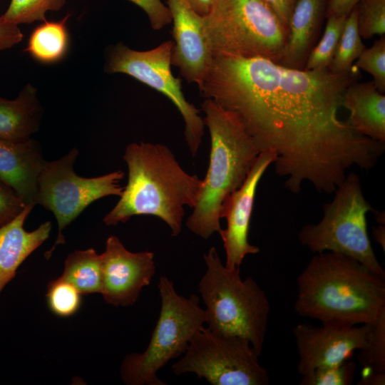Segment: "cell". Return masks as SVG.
Returning a JSON list of instances; mask_svg holds the SVG:
<instances>
[{
	"mask_svg": "<svg viewBox=\"0 0 385 385\" xmlns=\"http://www.w3.org/2000/svg\"><path fill=\"white\" fill-rule=\"evenodd\" d=\"M361 78L354 65L334 73L259 57L212 56L199 90L232 112L261 152L274 153L287 189L298 193L309 183L330 194L350 168L370 170L385 150L338 115L346 88Z\"/></svg>",
	"mask_w": 385,
	"mask_h": 385,
	"instance_id": "1",
	"label": "cell"
},
{
	"mask_svg": "<svg viewBox=\"0 0 385 385\" xmlns=\"http://www.w3.org/2000/svg\"><path fill=\"white\" fill-rule=\"evenodd\" d=\"M297 284L295 311L322 324H373L385 313V277L344 254L315 253Z\"/></svg>",
	"mask_w": 385,
	"mask_h": 385,
	"instance_id": "2",
	"label": "cell"
},
{
	"mask_svg": "<svg viewBox=\"0 0 385 385\" xmlns=\"http://www.w3.org/2000/svg\"><path fill=\"white\" fill-rule=\"evenodd\" d=\"M123 158L128 166V183L103 222L115 226L133 216L151 215L165 222L172 236H178L182 231L185 206H195L202 180L185 172L163 144L132 143Z\"/></svg>",
	"mask_w": 385,
	"mask_h": 385,
	"instance_id": "3",
	"label": "cell"
},
{
	"mask_svg": "<svg viewBox=\"0 0 385 385\" xmlns=\"http://www.w3.org/2000/svg\"><path fill=\"white\" fill-rule=\"evenodd\" d=\"M201 107L210 136V160L197 202L185 225L207 240L222 229V202L243 185L261 151L232 112L209 98Z\"/></svg>",
	"mask_w": 385,
	"mask_h": 385,
	"instance_id": "4",
	"label": "cell"
},
{
	"mask_svg": "<svg viewBox=\"0 0 385 385\" xmlns=\"http://www.w3.org/2000/svg\"><path fill=\"white\" fill-rule=\"evenodd\" d=\"M203 258L207 268L198 291L205 305L207 327L247 339L260 356L270 312L265 292L252 277L242 279L240 267L230 269L222 264L214 247Z\"/></svg>",
	"mask_w": 385,
	"mask_h": 385,
	"instance_id": "5",
	"label": "cell"
},
{
	"mask_svg": "<svg viewBox=\"0 0 385 385\" xmlns=\"http://www.w3.org/2000/svg\"><path fill=\"white\" fill-rule=\"evenodd\" d=\"M203 31L212 56L259 57L278 64L289 36L262 0H215Z\"/></svg>",
	"mask_w": 385,
	"mask_h": 385,
	"instance_id": "6",
	"label": "cell"
},
{
	"mask_svg": "<svg viewBox=\"0 0 385 385\" xmlns=\"http://www.w3.org/2000/svg\"><path fill=\"white\" fill-rule=\"evenodd\" d=\"M158 288L161 306L149 344L144 351L128 354L120 366L121 379L127 385H165L158 372L185 352L192 337L206 322L205 309L197 295H180L173 281L164 275Z\"/></svg>",
	"mask_w": 385,
	"mask_h": 385,
	"instance_id": "7",
	"label": "cell"
},
{
	"mask_svg": "<svg viewBox=\"0 0 385 385\" xmlns=\"http://www.w3.org/2000/svg\"><path fill=\"white\" fill-rule=\"evenodd\" d=\"M334 192L333 200L324 205L322 220L300 230L299 242L313 253L331 251L351 257L385 277L367 232L366 213L373 208L358 175L347 173Z\"/></svg>",
	"mask_w": 385,
	"mask_h": 385,
	"instance_id": "8",
	"label": "cell"
},
{
	"mask_svg": "<svg viewBox=\"0 0 385 385\" xmlns=\"http://www.w3.org/2000/svg\"><path fill=\"white\" fill-rule=\"evenodd\" d=\"M259 356L247 339L203 327L172 371L177 376L193 373L212 385H267L269 374Z\"/></svg>",
	"mask_w": 385,
	"mask_h": 385,
	"instance_id": "9",
	"label": "cell"
},
{
	"mask_svg": "<svg viewBox=\"0 0 385 385\" xmlns=\"http://www.w3.org/2000/svg\"><path fill=\"white\" fill-rule=\"evenodd\" d=\"M78 150L73 148L61 158L46 161L38 180L35 204L53 213L58 223L56 240L45 257L48 259L57 245L65 243L63 230L93 202L109 195L120 196L124 173L116 170L95 178L76 174L73 166Z\"/></svg>",
	"mask_w": 385,
	"mask_h": 385,
	"instance_id": "10",
	"label": "cell"
},
{
	"mask_svg": "<svg viewBox=\"0 0 385 385\" xmlns=\"http://www.w3.org/2000/svg\"><path fill=\"white\" fill-rule=\"evenodd\" d=\"M173 47V41H164L147 51L134 50L123 43L110 45L105 52L104 71L128 75L168 98L183 118L185 140L194 157L201 144L205 125L200 111L185 98L182 79L172 73Z\"/></svg>",
	"mask_w": 385,
	"mask_h": 385,
	"instance_id": "11",
	"label": "cell"
},
{
	"mask_svg": "<svg viewBox=\"0 0 385 385\" xmlns=\"http://www.w3.org/2000/svg\"><path fill=\"white\" fill-rule=\"evenodd\" d=\"M101 259V294L106 302L123 307L135 304L143 287L150 284L155 275L154 253L130 252L118 237L111 235L106 240Z\"/></svg>",
	"mask_w": 385,
	"mask_h": 385,
	"instance_id": "12",
	"label": "cell"
},
{
	"mask_svg": "<svg viewBox=\"0 0 385 385\" xmlns=\"http://www.w3.org/2000/svg\"><path fill=\"white\" fill-rule=\"evenodd\" d=\"M371 324L341 326L299 324L293 329L299 356L297 371L302 376L314 369L340 364L361 349Z\"/></svg>",
	"mask_w": 385,
	"mask_h": 385,
	"instance_id": "13",
	"label": "cell"
},
{
	"mask_svg": "<svg viewBox=\"0 0 385 385\" xmlns=\"http://www.w3.org/2000/svg\"><path fill=\"white\" fill-rule=\"evenodd\" d=\"M275 155L271 150L262 151L243 185L222 202L220 217L227 220V227L218 232L225 251V265L230 269L240 267L244 258L257 254L260 249L248 242L250 220L260 180Z\"/></svg>",
	"mask_w": 385,
	"mask_h": 385,
	"instance_id": "14",
	"label": "cell"
},
{
	"mask_svg": "<svg viewBox=\"0 0 385 385\" xmlns=\"http://www.w3.org/2000/svg\"><path fill=\"white\" fill-rule=\"evenodd\" d=\"M167 6L173 24L172 66L200 89L212 60L204 34L203 17L192 9L188 0H167Z\"/></svg>",
	"mask_w": 385,
	"mask_h": 385,
	"instance_id": "15",
	"label": "cell"
},
{
	"mask_svg": "<svg viewBox=\"0 0 385 385\" xmlns=\"http://www.w3.org/2000/svg\"><path fill=\"white\" fill-rule=\"evenodd\" d=\"M46 163L40 144L31 137L21 140L0 138V180L25 205L35 204L38 178Z\"/></svg>",
	"mask_w": 385,
	"mask_h": 385,
	"instance_id": "16",
	"label": "cell"
},
{
	"mask_svg": "<svg viewBox=\"0 0 385 385\" xmlns=\"http://www.w3.org/2000/svg\"><path fill=\"white\" fill-rule=\"evenodd\" d=\"M34 205H26L15 218L0 227V292L15 277L21 264L49 237L50 221L31 232L24 228Z\"/></svg>",
	"mask_w": 385,
	"mask_h": 385,
	"instance_id": "17",
	"label": "cell"
},
{
	"mask_svg": "<svg viewBox=\"0 0 385 385\" xmlns=\"http://www.w3.org/2000/svg\"><path fill=\"white\" fill-rule=\"evenodd\" d=\"M329 0H297L289 26V41L280 65L304 69L321 31Z\"/></svg>",
	"mask_w": 385,
	"mask_h": 385,
	"instance_id": "18",
	"label": "cell"
},
{
	"mask_svg": "<svg viewBox=\"0 0 385 385\" xmlns=\"http://www.w3.org/2000/svg\"><path fill=\"white\" fill-rule=\"evenodd\" d=\"M342 107L350 114L346 120L359 134L385 143V96L373 81L355 82L344 92Z\"/></svg>",
	"mask_w": 385,
	"mask_h": 385,
	"instance_id": "19",
	"label": "cell"
},
{
	"mask_svg": "<svg viewBox=\"0 0 385 385\" xmlns=\"http://www.w3.org/2000/svg\"><path fill=\"white\" fill-rule=\"evenodd\" d=\"M43 115L37 88L31 83L26 84L14 99L0 96V138H31L39 130Z\"/></svg>",
	"mask_w": 385,
	"mask_h": 385,
	"instance_id": "20",
	"label": "cell"
},
{
	"mask_svg": "<svg viewBox=\"0 0 385 385\" xmlns=\"http://www.w3.org/2000/svg\"><path fill=\"white\" fill-rule=\"evenodd\" d=\"M68 14L60 21H45L31 32L24 50L37 61L55 63L62 60L69 47Z\"/></svg>",
	"mask_w": 385,
	"mask_h": 385,
	"instance_id": "21",
	"label": "cell"
},
{
	"mask_svg": "<svg viewBox=\"0 0 385 385\" xmlns=\"http://www.w3.org/2000/svg\"><path fill=\"white\" fill-rule=\"evenodd\" d=\"M102 277L101 255L93 248L69 254L60 277L73 285L81 294L101 293Z\"/></svg>",
	"mask_w": 385,
	"mask_h": 385,
	"instance_id": "22",
	"label": "cell"
},
{
	"mask_svg": "<svg viewBox=\"0 0 385 385\" xmlns=\"http://www.w3.org/2000/svg\"><path fill=\"white\" fill-rule=\"evenodd\" d=\"M366 46L359 34L356 24V6L347 15L344 28L329 69L334 73L349 71L354 62L359 57Z\"/></svg>",
	"mask_w": 385,
	"mask_h": 385,
	"instance_id": "23",
	"label": "cell"
},
{
	"mask_svg": "<svg viewBox=\"0 0 385 385\" xmlns=\"http://www.w3.org/2000/svg\"><path fill=\"white\" fill-rule=\"evenodd\" d=\"M346 16H332L327 18V22L323 36L310 51L304 70L329 68L334 56Z\"/></svg>",
	"mask_w": 385,
	"mask_h": 385,
	"instance_id": "24",
	"label": "cell"
},
{
	"mask_svg": "<svg viewBox=\"0 0 385 385\" xmlns=\"http://www.w3.org/2000/svg\"><path fill=\"white\" fill-rule=\"evenodd\" d=\"M359 351L357 360L362 367L361 376L385 373V313L371 324L366 342Z\"/></svg>",
	"mask_w": 385,
	"mask_h": 385,
	"instance_id": "25",
	"label": "cell"
},
{
	"mask_svg": "<svg viewBox=\"0 0 385 385\" xmlns=\"http://www.w3.org/2000/svg\"><path fill=\"white\" fill-rule=\"evenodd\" d=\"M65 4L66 0H11L1 16L6 21L18 25L36 21H45L47 11H59Z\"/></svg>",
	"mask_w": 385,
	"mask_h": 385,
	"instance_id": "26",
	"label": "cell"
},
{
	"mask_svg": "<svg viewBox=\"0 0 385 385\" xmlns=\"http://www.w3.org/2000/svg\"><path fill=\"white\" fill-rule=\"evenodd\" d=\"M356 364L346 360L340 364L318 367L302 375L300 385H350L353 383Z\"/></svg>",
	"mask_w": 385,
	"mask_h": 385,
	"instance_id": "27",
	"label": "cell"
},
{
	"mask_svg": "<svg viewBox=\"0 0 385 385\" xmlns=\"http://www.w3.org/2000/svg\"><path fill=\"white\" fill-rule=\"evenodd\" d=\"M356 24L361 38L385 34V0H361L356 6Z\"/></svg>",
	"mask_w": 385,
	"mask_h": 385,
	"instance_id": "28",
	"label": "cell"
},
{
	"mask_svg": "<svg viewBox=\"0 0 385 385\" xmlns=\"http://www.w3.org/2000/svg\"><path fill=\"white\" fill-rule=\"evenodd\" d=\"M81 294L73 285L59 277L48 284L46 297L48 307L58 316H71L80 307Z\"/></svg>",
	"mask_w": 385,
	"mask_h": 385,
	"instance_id": "29",
	"label": "cell"
},
{
	"mask_svg": "<svg viewBox=\"0 0 385 385\" xmlns=\"http://www.w3.org/2000/svg\"><path fill=\"white\" fill-rule=\"evenodd\" d=\"M359 69L373 76V82L382 93L385 92V36L374 41L373 45L365 48L354 64Z\"/></svg>",
	"mask_w": 385,
	"mask_h": 385,
	"instance_id": "30",
	"label": "cell"
},
{
	"mask_svg": "<svg viewBox=\"0 0 385 385\" xmlns=\"http://www.w3.org/2000/svg\"><path fill=\"white\" fill-rule=\"evenodd\" d=\"M144 11L153 29L158 31L172 23L168 7L162 0H128Z\"/></svg>",
	"mask_w": 385,
	"mask_h": 385,
	"instance_id": "31",
	"label": "cell"
},
{
	"mask_svg": "<svg viewBox=\"0 0 385 385\" xmlns=\"http://www.w3.org/2000/svg\"><path fill=\"white\" fill-rule=\"evenodd\" d=\"M26 205L16 193L0 180V227L15 218Z\"/></svg>",
	"mask_w": 385,
	"mask_h": 385,
	"instance_id": "32",
	"label": "cell"
},
{
	"mask_svg": "<svg viewBox=\"0 0 385 385\" xmlns=\"http://www.w3.org/2000/svg\"><path fill=\"white\" fill-rule=\"evenodd\" d=\"M24 35L18 24L6 21L0 16V51L19 43Z\"/></svg>",
	"mask_w": 385,
	"mask_h": 385,
	"instance_id": "33",
	"label": "cell"
},
{
	"mask_svg": "<svg viewBox=\"0 0 385 385\" xmlns=\"http://www.w3.org/2000/svg\"><path fill=\"white\" fill-rule=\"evenodd\" d=\"M277 16L281 22L288 29L290 19L297 0H262Z\"/></svg>",
	"mask_w": 385,
	"mask_h": 385,
	"instance_id": "34",
	"label": "cell"
},
{
	"mask_svg": "<svg viewBox=\"0 0 385 385\" xmlns=\"http://www.w3.org/2000/svg\"><path fill=\"white\" fill-rule=\"evenodd\" d=\"M360 1L329 0L325 16H346Z\"/></svg>",
	"mask_w": 385,
	"mask_h": 385,
	"instance_id": "35",
	"label": "cell"
},
{
	"mask_svg": "<svg viewBox=\"0 0 385 385\" xmlns=\"http://www.w3.org/2000/svg\"><path fill=\"white\" fill-rule=\"evenodd\" d=\"M192 9L200 16L208 14L215 0H188Z\"/></svg>",
	"mask_w": 385,
	"mask_h": 385,
	"instance_id": "36",
	"label": "cell"
},
{
	"mask_svg": "<svg viewBox=\"0 0 385 385\" xmlns=\"http://www.w3.org/2000/svg\"><path fill=\"white\" fill-rule=\"evenodd\" d=\"M358 385H384L385 373H370L361 376Z\"/></svg>",
	"mask_w": 385,
	"mask_h": 385,
	"instance_id": "37",
	"label": "cell"
},
{
	"mask_svg": "<svg viewBox=\"0 0 385 385\" xmlns=\"http://www.w3.org/2000/svg\"><path fill=\"white\" fill-rule=\"evenodd\" d=\"M374 236L376 241L379 242V244L383 247V250L384 251L385 246H384V237H385V232H384V227L379 226L378 228L374 229Z\"/></svg>",
	"mask_w": 385,
	"mask_h": 385,
	"instance_id": "38",
	"label": "cell"
}]
</instances>
